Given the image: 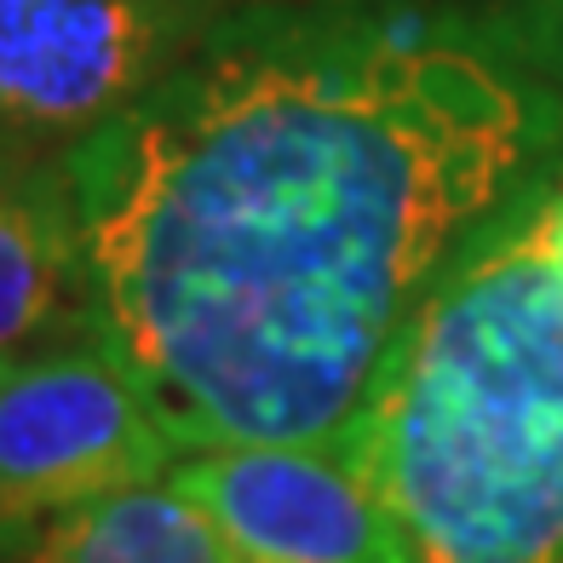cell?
Segmentation results:
<instances>
[{
  "instance_id": "obj_1",
  "label": "cell",
  "mask_w": 563,
  "mask_h": 563,
  "mask_svg": "<svg viewBox=\"0 0 563 563\" xmlns=\"http://www.w3.org/2000/svg\"><path fill=\"white\" fill-rule=\"evenodd\" d=\"M563 162V0H247L69 156L87 328L178 449L328 443Z\"/></svg>"
},
{
  "instance_id": "obj_2",
  "label": "cell",
  "mask_w": 563,
  "mask_h": 563,
  "mask_svg": "<svg viewBox=\"0 0 563 563\" xmlns=\"http://www.w3.org/2000/svg\"><path fill=\"white\" fill-rule=\"evenodd\" d=\"M340 443L415 563H563V162L431 288Z\"/></svg>"
},
{
  "instance_id": "obj_3",
  "label": "cell",
  "mask_w": 563,
  "mask_h": 563,
  "mask_svg": "<svg viewBox=\"0 0 563 563\" xmlns=\"http://www.w3.org/2000/svg\"><path fill=\"white\" fill-rule=\"evenodd\" d=\"M185 454L121 356L53 340L0 363V563L69 511L162 483Z\"/></svg>"
},
{
  "instance_id": "obj_4",
  "label": "cell",
  "mask_w": 563,
  "mask_h": 563,
  "mask_svg": "<svg viewBox=\"0 0 563 563\" xmlns=\"http://www.w3.org/2000/svg\"><path fill=\"white\" fill-rule=\"evenodd\" d=\"M247 0H0V150L75 156Z\"/></svg>"
},
{
  "instance_id": "obj_5",
  "label": "cell",
  "mask_w": 563,
  "mask_h": 563,
  "mask_svg": "<svg viewBox=\"0 0 563 563\" xmlns=\"http://www.w3.org/2000/svg\"><path fill=\"white\" fill-rule=\"evenodd\" d=\"M167 489L201 506L236 563H415L340 438L196 449L167 466Z\"/></svg>"
},
{
  "instance_id": "obj_6",
  "label": "cell",
  "mask_w": 563,
  "mask_h": 563,
  "mask_svg": "<svg viewBox=\"0 0 563 563\" xmlns=\"http://www.w3.org/2000/svg\"><path fill=\"white\" fill-rule=\"evenodd\" d=\"M87 328V260L69 156L0 150V363Z\"/></svg>"
},
{
  "instance_id": "obj_7",
  "label": "cell",
  "mask_w": 563,
  "mask_h": 563,
  "mask_svg": "<svg viewBox=\"0 0 563 563\" xmlns=\"http://www.w3.org/2000/svg\"><path fill=\"white\" fill-rule=\"evenodd\" d=\"M7 563H236L219 529L201 518L178 489L144 483V489L110 495L98 506L69 511Z\"/></svg>"
}]
</instances>
